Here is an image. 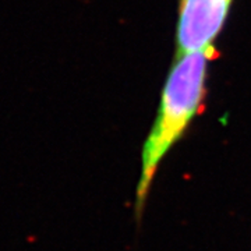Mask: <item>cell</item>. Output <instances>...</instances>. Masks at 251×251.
<instances>
[{"label": "cell", "mask_w": 251, "mask_h": 251, "mask_svg": "<svg viewBox=\"0 0 251 251\" xmlns=\"http://www.w3.org/2000/svg\"><path fill=\"white\" fill-rule=\"evenodd\" d=\"M233 0H180L176 56L214 45L227 21Z\"/></svg>", "instance_id": "obj_2"}, {"label": "cell", "mask_w": 251, "mask_h": 251, "mask_svg": "<svg viewBox=\"0 0 251 251\" xmlns=\"http://www.w3.org/2000/svg\"><path fill=\"white\" fill-rule=\"evenodd\" d=\"M219 57L215 45L175 56L161 94V102L141 153V175L135 190L134 211L141 221L145 201L152 187L156 171L187 131L193 120L205 109L208 69Z\"/></svg>", "instance_id": "obj_1"}]
</instances>
